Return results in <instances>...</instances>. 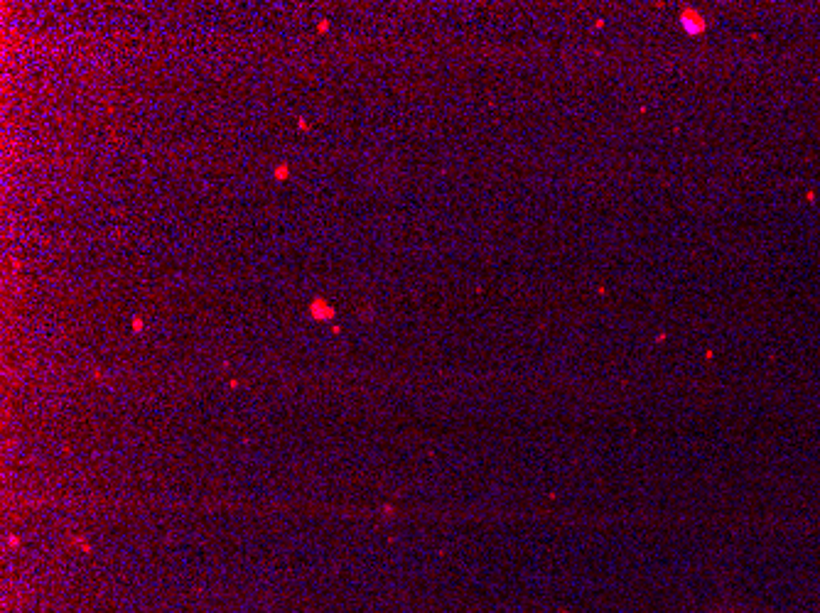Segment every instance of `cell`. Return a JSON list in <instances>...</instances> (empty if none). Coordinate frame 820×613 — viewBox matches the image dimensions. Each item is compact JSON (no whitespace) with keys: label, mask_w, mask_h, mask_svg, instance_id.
Masks as SVG:
<instances>
[]
</instances>
